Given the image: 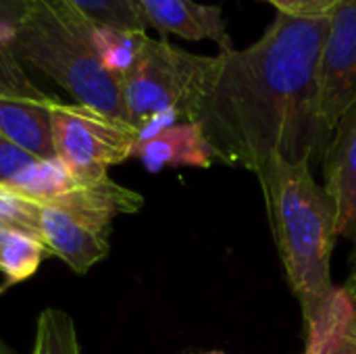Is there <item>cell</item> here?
<instances>
[{
    "instance_id": "277c9868",
    "label": "cell",
    "mask_w": 356,
    "mask_h": 354,
    "mask_svg": "<svg viewBox=\"0 0 356 354\" xmlns=\"http://www.w3.org/2000/svg\"><path fill=\"white\" fill-rule=\"evenodd\" d=\"M217 56L186 52L167 38H144L134 67L119 79L127 119L134 127L161 113H175L181 121H196Z\"/></svg>"
},
{
    "instance_id": "9c48e42d",
    "label": "cell",
    "mask_w": 356,
    "mask_h": 354,
    "mask_svg": "<svg viewBox=\"0 0 356 354\" xmlns=\"http://www.w3.org/2000/svg\"><path fill=\"white\" fill-rule=\"evenodd\" d=\"M148 25L161 33H173L184 40H213L221 52H232L234 42L227 33L223 13L215 4L196 0H136Z\"/></svg>"
},
{
    "instance_id": "484cf974",
    "label": "cell",
    "mask_w": 356,
    "mask_h": 354,
    "mask_svg": "<svg viewBox=\"0 0 356 354\" xmlns=\"http://www.w3.org/2000/svg\"><path fill=\"white\" fill-rule=\"evenodd\" d=\"M0 354H4V353H2V351H0Z\"/></svg>"
},
{
    "instance_id": "9a60e30c",
    "label": "cell",
    "mask_w": 356,
    "mask_h": 354,
    "mask_svg": "<svg viewBox=\"0 0 356 354\" xmlns=\"http://www.w3.org/2000/svg\"><path fill=\"white\" fill-rule=\"evenodd\" d=\"M65 2L92 25L146 33L148 21L144 19L136 0H65Z\"/></svg>"
},
{
    "instance_id": "ba28073f",
    "label": "cell",
    "mask_w": 356,
    "mask_h": 354,
    "mask_svg": "<svg viewBox=\"0 0 356 354\" xmlns=\"http://www.w3.org/2000/svg\"><path fill=\"white\" fill-rule=\"evenodd\" d=\"M321 165L323 188L338 215V234L356 242V102L338 121Z\"/></svg>"
},
{
    "instance_id": "2e32d148",
    "label": "cell",
    "mask_w": 356,
    "mask_h": 354,
    "mask_svg": "<svg viewBox=\"0 0 356 354\" xmlns=\"http://www.w3.org/2000/svg\"><path fill=\"white\" fill-rule=\"evenodd\" d=\"M31 354H81L77 330L69 313L60 309L40 313Z\"/></svg>"
},
{
    "instance_id": "d6986e66",
    "label": "cell",
    "mask_w": 356,
    "mask_h": 354,
    "mask_svg": "<svg viewBox=\"0 0 356 354\" xmlns=\"http://www.w3.org/2000/svg\"><path fill=\"white\" fill-rule=\"evenodd\" d=\"M344 0H271L277 13L298 19H319L330 17L336 6Z\"/></svg>"
},
{
    "instance_id": "d4e9b609",
    "label": "cell",
    "mask_w": 356,
    "mask_h": 354,
    "mask_svg": "<svg viewBox=\"0 0 356 354\" xmlns=\"http://www.w3.org/2000/svg\"><path fill=\"white\" fill-rule=\"evenodd\" d=\"M265 2H271V0H265Z\"/></svg>"
},
{
    "instance_id": "ac0fdd59",
    "label": "cell",
    "mask_w": 356,
    "mask_h": 354,
    "mask_svg": "<svg viewBox=\"0 0 356 354\" xmlns=\"http://www.w3.org/2000/svg\"><path fill=\"white\" fill-rule=\"evenodd\" d=\"M0 94H15V96H44L35 90V86L27 79L25 71L17 56L0 44Z\"/></svg>"
},
{
    "instance_id": "e0dca14e",
    "label": "cell",
    "mask_w": 356,
    "mask_h": 354,
    "mask_svg": "<svg viewBox=\"0 0 356 354\" xmlns=\"http://www.w3.org/2000/svg\"><path fill=\"white\" fill-rule=\"evenodd\" d=\"M40 202L0 184V230L25 232L40 238Z\"/></svg>"
},
{
    "instance_id": "6da1fadb",
    "label": "cell",
    "mask_w": 356,
    "mask_h": 354,
    "mask_svg": "<svg viewBox=\"0 0 356 354\" xmlns=\"http://www.w3.org/2000/svg\"><path fill=\"white\" fill-rule=\"evenodd\" d=\"M327 29L330 17L277 13L257 42L217 54L196 113L217 161L257 177L275 156L323 161L334 134L319 100V56Z\"/></svg>"
},
{
    "instance_id": "3957f363",
    "label": "cell",
    "mask_w": 356,
    "mask_h": 354,
    "mask_svg": "<svg viewBox=\"0 0 356 354\" xmlns=\"http://www.w3.org/2000/svg\"><path fill=\"white\" fill-rule=\"evenodd\" d=\"M92 23L65 0H0V44L58 83L77 104L127 119L121 81L92 48Z\"/></svg>"
},
{
    "instance_id": "ffe728a7",
    "label": "cell",
    "mask_w": 356,
    "mask_h": 354,
    "mask_svg": "<svg viewBox=\"0 0 356 354\" xmlns=\"http://www.w3.org/2000/svg\"><path fill=\"white\" fill-rule=\"evenodd\" d=\"M340 292L344 303V330L356 340V271H353V275Z\"/></svg>"
},
{
    "instance_id": "5bb4252c",
    "label": "cell",
    "mask_w": 356,
    "mask_h": 354,
    "mask_svg": "<svg viewBox=\"0 0 356 354\" xmlns=\"http://www.w3.org/2000/svg\"><path fill=\"white\" fill-rule=\"evenodd\" d=\"M148 33H136V31H121L104 25H92V48L100 61V65L121 79L136 63L142 40Z\"/></svg>"
},
{
    "instance_id": "7a4b0ae2",
    "label": "cell",
    "mask_w": 356,
    "mask_h": 354,
    "mask_svg": "<svg viewBox=\"0 0 356 354\" xmlns=\"http://www.w3.org/2000/svg\"><path fill=\"white\" fill-rule=\"evenodd\" d=\"M267 215L288 284L307 325V351L315 354L344 328L342 292L332 284V252L340 238L336 207L313 177L311 163L275 156L261 177Z\"/></svg>"
},
{
    "instance_id": "4fadbf2b",
    "label": "cell",
    "mask_w": 356,
    "mask_h": 354,
    "mask_svg": "<svg viewBox=\"0 0 356 354\" xmlns=\"http://www.w3.org/2000/svg\"><path fill=\"white\" fill-rule=\"evenodd\" d=\"M46 255L48 248L42 238L25 232L4 230L0 236V273L6 277V286L29 280Z\"/></svg>"
},
{
    "instance_id": "7c38bea8",
    "label": "cell",
    "mask_w": 356,
    "mask_h": 354,
    "mask_svg": "<svg viewBox=\"0 0 356 354\" xmlns=\"http://www.w3.org/2000/svg\"><path fill=\"white\" fill-rule=\"evenodd\" d=\"M77 186V179L69 171V167L58 159H35L31 161L19 175H15L6 188L44 204L50 202L65 192L73 190Z\"/></svg>"
},
{
    "instance_id": "30bf717a",
    "label": "cell",
    "mask_w": 356,
    "mask_h": 354,
    "mask_svg": "<svg viewBox=\"0 0 356 354\" xmlns=\"http://www.w3.org/2000/svg\"><path fill=\"white\" fill-rule=\"evenodd\" d=\"M134 156L140 159L150 173H159L165 167L209 169L217 161L200 123L196 121H179L156 136L138 142Z\"/></svg>"
},
{
    "instance_id": "8992f818",
    "label": "cell",
    "mask_w": 356,
    "mask_h": 354,
    "mask_svg": "<svg viewBox=\"0 0 356 354\" xmlns=\"http://www.w3.org/2000/svg\"><path fill=\"white\" fill-rule=\"evenodd\" d=\"M113 221L83 209L50 200L40 207V238L75 273H88L108 255Z\"/></svg>"
},
{
    "instance_id": "8fae6325",
    "label": "cell",
    "mask_w": 356,
    "mask_h": 354,
    "mask_svg": "<svg viewBox=\"0 0 356 354\" xmlns=\"http://www.w3.org/2000/svg\"><path fill=\"white\" fill-rule=\"evenodd\" d=\"M48 96L0 94V136L38 159L56 156Z\"/></svg>"
},
{
    "instance_id": "44dd1931",
    "label": "cell",
    "mask_w": 356,
    "mask_h": 354,
    "mask_svg": "<svg viewBox=\"0 0 356 354\" xmlns=\"http://www.w3.org/2000/svg\"><path fill=\"white\" fill-rule=\"evenodd\" d=\"M315 354H356V340L342 328Z\"/></svg>"
},
{
    "instance_id": "603a6c76",
    "label": "cell",
    "mask_w": 356,
    "mask_h": 354,
    "mask_svg": "<svg viewBox=\"0 0 356 354\" xmlns=\"http://www.w3.org/2000/svg\"><path fill=\"white\" fill-rule=\"evenodd\" d=\"M204 354H223V353H219V351H213V353H204Z\"/></svg>"
},
{
    "instance_id": "5b68a950",
    "label": "cell",
    "mask_w": 356,
    "mask_h": 354,
    "mask_svg": "<svg viewBox=\"0 0 356 354\" xmlns=\"http://www.w3.org/2000/svg\"><path fill=\"white\" fill-rule=\"evenodd\" d=\"M52 138L56 156L77 182L108 175V167L134 156L140 131L131 123L96 108L50 98Z\"/></svg>"
},
{
    "instance_id": "cb8c5ba5",
    "label": "cell",
    "mask_w": 356,
    "mask_h": 354,
    "mask_svg": "<svg viewBox=\"0 0 356 354\" xmlns=\"http://www.w3.org/2000/svg\"><path fill=\"white\" fill-rule=\"evenodd\" d=\"M2 232H4V230H0V236H2Z\"/></svg>"
},
{
    "instance_id": "7402d4cb",
    "label": "cell",
    "mask_w": 356,
    "mask_h": 354,
    "mask_svg": "<svg viewBox=\"0 0 356 354\" xmlns=\"http://www.w3.org/2000/svg\"><path fill=\"white\" fill-rule=\"evenodd\" d=\"M348 263H350V269L356 271V242L355 246H353V252H350V259H348Z\"/></svg>"
},
{
    "instance_id": "52a82bcc",
    "label": "cell",
    "mask_w": 356,
    "mask_h": 354,
    "mask_svg": "<svg viewBox=\"0 0 356 354\" xmlns=\"http://www.w3.org/2000/svg\"><path fill=\"white\" fill-rule=\"evenodd\" d=\"M319 100L332 131L356 102V0L340 2L330 15L319 56Z\"/></svg>"
}]
</instances>
